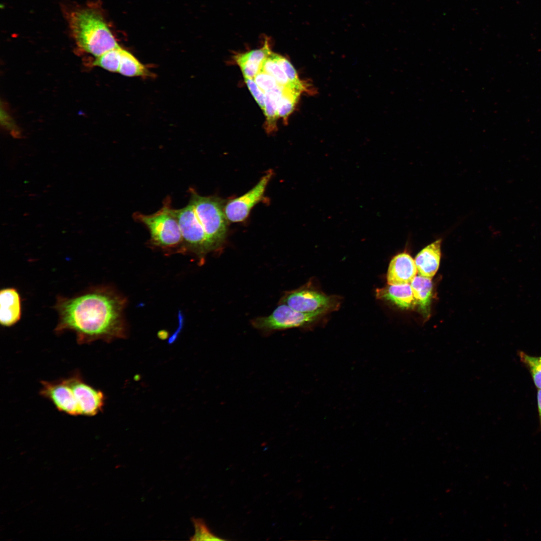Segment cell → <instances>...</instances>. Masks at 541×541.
<instances>
[{
	"label": "cell",
	"mask_w": 541,
	"mask_h": 541,
	"mask_svg": "<svg viewBox=\"0 0 541 541\" xmlns=\"http://www.w3.org/2000/svg\"><path fill=\"white\" fill-rule=\"evenodd\" d=\"M125 305L123 297L105 286L91 287L72 297L58 296L54 306L58 314L55 333L72 332L79 345L121 338L125 334Z\"/></svg>",
	"instance_id": "6da1fadb"
},
{
	"label": "cell",
	"mask_w": 541,
	"mask_h": 541,
	"mask_svg": "<svg viewBox=\"0 0 541 541\" xmlns=\"http://www.w3.org/2000/svg\"><path fill=\"white\" fill-rule=\"evenodd\" d=\"M68 23L77 46L96 58L120 47L102 16L95 9L73 11L69 15Z\"/></svg>",
	"instance_id": "7a4b0ae2"
},
{
	"label": "cell",
	"mask_w": 541,
	"mask_h": 541,
	"mask_svg": "<svg viewBox=\"0 0 541 541\" xmlns=\"http://www.w3.org/2000/svg\"><path fill=\"white\" fill-rule=\"evenodd\" d=\"M189 202L192 205L202 226L212 250L224 242L228 229V220L224 211L225 200L215 196H204L191 190Z\"/></svg>",
	"instance_id": "3957f363"
},
{
	"label": "cell",
	"mask_w": 541,
	"mask_h": 541,
	"mask_svg": "<svg viewBox=\"0 0 541 541\" xmlns=\"http://www.w3.org/2000/svg\"><path fill=\"white\" fill-rule=\"evenodd\" d=\"M169 200L152 214L136 212L134 217L148 228L151 241L156 245L164 247H174L183 243L181 230L177 218L172 212Z\"/></svg>",
	"instance_id": "277c9868"
},
{
	"label": "cell",
	"mask_w": 541,
	"mask_h": 541,
	"mask_svg": "<svg viewBox=\"0 0 541 541\" xmlns=\"http://www.w3.org/2000/svg\"><path fill=\"white\" fill-rule=\"evenodd\" d=\"M281 303L301 313L323 315L336 310L340 300L337 297L327 296L313 289L302 288L286 293Z\"/></svg>",
	"instance_id": "5b68a950"
},
{
	"label": "cell",
	"mask_w": 541,
	"mask_h": 541,
	"mask_svg": "<svg viewBox=\"0 0 541 541\" xmlns=\"http://www.w3.org/2000/svg\"><path fill=\"white\" fill-rule=\"evenodd\" d=\"M181 230L183 244L198 254L204 255L212 248L192 205L172 209Z\"/></svg>",
	"instance_id": "8992f818"
},
{
	"label": "cell",
	"mask_w": 541,
	"mask_h": 541,
	"mask_svg": "<svg viewBox=\"0 0 541 541\" xmlns=\"http://www.w3.org/2000/svg\"><path fill=\"white\" fill-rule=\"evenodd\" d=\"M321 316L301 313L286 304L281 303L269 316L253 319L252 325L263 331L283 330L309 324Z\"/></svg>",
	"instance_id": "52a82bcc"
},
{
	"label": "cell",
	"mask_w": 541,
	"mask_h": 541,
	"mask_svg": "<svg viewBox=\"0 0 541 541\" xmlns=\"http://www.w3.org/2000/svg\"><path fill=\"white\" fill-rule=\"evenodd\" d=\"M273 175L269 170L250 190L239 197L225 201L224 211L231 222H240L245 220L251 209L263 197L267 185Z\"/></svg>",
	"instance_id": "ba28073f"
},
{
	"label": "cell",
	"mask_w": 541,
	"mask_h": 541,
	"mask_svg": "<svg viewBox=\"0 0 541 541\" xmlns=\"http://www.w3.org/2000/svg\"><path fill=\"white\" fill-rule=\"evenodd\" d=\"M73 389L80 415L92 417L101 412L105 402L104 394L89 384L79 372L67 377Z\"/></svg>",
	"instance_id": "9c48e42d"
},
{
	"label": "cell",
	"mask_w": 541,
	"mask_h": 541,
	"mask_svg": "<svg viewBox=\"0 0 541 541\" xmlns=\"http://www.w3.org/2000/svg\"><path fill=\"white\" fill-rule=\"evenodd\" d=\"M40 395L52 402L60 412L77 416L80 413L73 389L67 379L41 381Z\"/></svg>",
	"instance_id": "30bf717a"
},
{
	"label": "cell",
	"mask_w": 541,
	"mask_h": 541,
	"mask_svg": "<svg viewBox=\"0 0 541 541\" xmlns=\"http://www.w3.org/2000/svg\"><path fill=\"white\" fill-rule=\"evenodd\" d=\"M417 272L414 260L406 252L399 253L391 260L387 273V284L404 285L409 284Z\"/></svg>",
	"instance_id": "8fae6325"
},
{
	"label": "cell",
	"mask_w": 541,
	"mask_h": 541,
	"mask_svg": "<svg viewBox=\"0 0 541 541\" xmlns=\"http://www.w3.org/2000/svg\"><path fill=\"white\" fill-rule=\"evenodd\" d=\"M22 300L17 289L6 288L0 291V323L4 327L16 325L22 317Z\"/></svg>",
	"instance_id": "7c38bea8"
},
{
	"label": "cell",
	"mask_w": 541,
	"mask_h": 541,
	"mask_svg": "<svg viewBox=\"0 0 541 541\" xmlns=\"http://www.w3.org/2000/svg\"><path fill=\"white\" fill-rule=\"evenodd\" d=\"M268 40H265L262 47L239 53L234 56L244 77L253 79L260 72L264 60L271 54Z\"/></svg>",
	"instance_id": "4fadbf2b"
},
{
	"label": "cell",
	"mask_w": 541,
	"mask_h": 541,
	"mask_svg": "<svg viewBox=\"0 0 541 541\" xmlns=\"http://www.w3.org/2000/svg\"><path fill=\"white\" fill-rule=\"evenodd\" d=\"M441 239H438L423 248L414 260L419 274L432 279L437 272L441 258Z\"/></svg>",
	"instance_id": "5bb4252c"
},
{
	"label": "cell",
	"mask_w": 541,
	"mask_h": 541,
	"mask_svg": "<svg viewBox=\"0 0 541 541\" xmlns=\"http://www.w3.org/2000/svg\"><path fill=\"white\" fill-rule=\"evenodd\" d=\"M376 296L378 299L388 301L398 307L406 309L415 305L411 287L409 284L390 285L376 290Z\"/></svg>",
	"instance_id": "9a60e30c"
},
{
	"label": "cell",
	"mask_w": 541,
	"mask_h": 541,
	"mask_svg": "<svg viewBox=\"0 0 541 541\" xmlns=\"http://www.w3.org/2000/svg\"><path fill=\"white\" fill-rule=\"evenodd\" d=\"M415 305L418 306L424 315H428L433 295L431 279L421 276H415L410 283Z\"/></svg>",
	"instance_id": "2e32d148"
},
{
	"label": "cell",
	"mask_w": 541,
	"mask_h": 541,
	"mask_svg": "<svg viewBox=\"0 0 541 541\" xmlns=\"http://www.w3.org/2000/svg\"><path fill=\"white\" fill-rule=\"evenodd\" d=\"M283 87L279 86L265 92L263 112L266 118L265 128L268 133L277 130L278 102L283 94Z\"/></svg>",
	"instance_id": "e0dca14e"
},
{
	"label": "cell",
	"mask_w": 541,
	"mask_h": 541,
	"mask_svg": "<svg viewBox=\"0 0 541 541\" xmlns=\"http://www.w3.org/2000/svg\"><path fill=\"white\" fill-rule=\"evenodd\" d=\"M123 76L133 77H148L150 72L134 56L128 51L122 49L121 60L118 72Z\"/></svg>",
	"instance_id": "ac0fdd59"
},
{
	"label": "cell",
	"mask_w": 541,
	"mask_h": 541,
	"mask_svg": "<svg viewBox=\"0 0 541 541\" xmlns=\"http://www.w3.org/2000/svg\"><path fill=\"white\" fill-rule=\"evenodd\" d=\"M260 71H263L273 77L280 86L300 92L290 82L287 75L277 61L274 53L272 52L264 60L262 64Z\"/></svg>",
	"instance_id": "d6986e66"
},
{
	"label": "cell",
	"mask_w": 541,
	"mask_h": 541,
	"mask_svg": "<svg viewBox=\"0 0 541 541\" xmlns=\"http://www.w3.org/2000/svg\"><path fill=\"white\" fill-rule=\"evenodd\" d=\"M301 93L286 88H283V94L278 102V113L279 117L285 122L293 112Z\"/></svg>",
	"instance_id": "ffe728a7"
},
{
	"label": "cell",
	"mask_w": 541,
	"mask_h": 541,
	"mask_svg": "<svg viewBox=\"0 0 541 541\" xmlns=\"http://www.w3.org/2000/svg\"><path fill=\"white\" fill-rule=\"evenodd\" d=\"M122 48L120 47L106 52L97 57L93 64L111 72L118 73L119 69Z\"/></svg>",
	"instance_id": "44dd1931"
},
{
	"label": "cell",
	"mask_w": 541,
	"mask_h": 541,
	"mask_svg": "<svg viewBox=\"0 0 541 541\" xmlns=\"http://www.w3.org/2000/svg\"><path fill=\"white\" fill-rule=\"evenodd\" d=\"M275 57L294 87L300 92H312L307 84L301 81L295 68L285 57L274 53Z\"/></svg>",
	"instance_id": "7402d4cb"
},
{
	"label": "cell",
	"mask_w": 541,
	"mask_h": 541,
	"mask_svg": "<svg viewBox=\"0 0 541 541\" xmlns=\"http://www.w3.org/2000/svg\"><path fill=\"white\" fill-rule=\"evenodd\" d=\"M518 356L528 369L536 388L541 389V356H531L522 351L518 352Z\"/></svg>",
	"instance_id": "603a6c76"
},
{
	"label": "cell",
	"mask_w": 541,
	"mask_h": 541,
	"mask_svg": "<svg viewBox=\"0 0 541 541\" xmlns=\"http://www.w3.org/2000/svg\"><path fill=\"white\" fill-rule=\"evenodd\" d=\"M192 521L194 527V534L191 540H223L224 539L214 534L208 528L204 521L201 518H193Z\"/></svg>",
	"instance_id": "cb8c5ba5"
},
{
	"label": "cell",
	"mask_w": 541,
	"mask_h": 541,
	"mask_svg": "<svg viewBox=\"0 0 541 541\" xmlns=\"http://www.w3.org/2000/svg\"><path fill=\"white\" fill-rule=\"evenodd\" d=\"M253 79L264 93L280 86L273 77L262 71L258 72Z\"/></svg>",
	"instance_id": "d4e9b609"
},
{
	"label": "cell",
	"mask_w": 541,
	"mask_h": 541,
	"mask_svg": "<svg viewBox=\"0 0 541 541\" xmlns=\"http://www.w3.org/2000/svg\"><path fill=\"white\" fill-rule=\"evenodd\" d=\"M245 83L260 108L264 109L265 93L258 87L253 79L244 77Z\"/></svg>",
	"instance_id": "484cf974"
},
{
	"label": "cell",
	"mask_w": 541,
	"mask_h": 541,
	"mask_svg": "<svg viewBox=\"0 0 541 541\" xmlns=\"http://www.w3.org/2000/svg\"><path fill=\"white\" fill-rule=\"evenodd\" d=\"M537 407H538V411L540 425V427H541V389H538V390L537 395Z\"/></svg>",
	"instance_id": "4316f807"
}]
</instances>
